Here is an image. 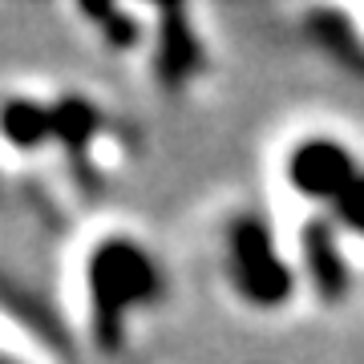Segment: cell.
I'll list each match as a JSON object with an SVG mask.
<instances>
[{
	"mask_svg": "<svg viewBox=\"0 0 364 364\" xmlns=\"http://www.w3.org/2000/svg\"><path fill=\"white\" fill-rule=\"evenodd\" d=\"M4 134H9V142L21 146V150H33V146L49 142L53 138V109L37 102H13L4 105Z\"/></svg>",
	"mask_w": 364,
	"mask_h": 364,
	"instance_id": "cell-6",
	"label": "cell"
},
{
	"mask_svg": "<svg viewBox=\"0 0 364 364\" xmlns=\"http://www.w3.org/2000/svg\"><path fill=\"white\" fill-rule=\"evenodd\" d=\"M158 275L150 251L138 247L134 239L109 235L90 251L85 263V287H90V316H93V340L102 348H122L126 336V316L158 296Z\"/></svg>",
	"mask_w": 364,
	"mask_h": 364,
	"instance_id": "cell-1",
	"label": "cell"
},
{
	"mask_svg": "<svg viewBox=\"0 0 364 364\" xmlns=\"http://www.w3.org/2000/svg\"><path fill=\"white\" fill-rule=\"evenodd\" d=\"M332 219L344 223L348 231L364 235V170H360V178L352 182L348 191H344V195L332 203Z\"/></svg>",
	"mask_w": 364,
	"mask_h": 364,
	"instance_id": "cell-8",
	"label": "cell"
},
{
	"mask_svg": "<svg viewBox=\"0 0 364 364\" xmlns=\"http://www.w3.org/2000/svg\"><path fill=\"white\" fill-rule=\"evenodd\" d=\"M299 255H304V272L312 279L316 296L324 304H340L348 296V263L340 255V239H336V223L332 219H312L299 235Z\"/></svg>",
	"mask_w": 364,
	"mask_h": 364,
	"instance_id": "cell-4",
	"label": "cell"
},
{
	"mask_svg": "<svg viewBox=\"0 0 364 364\" xmlns=\"http://www.w3.org/2000/svg\"><path fill=\"white\" fill-rule=\"evenodd\" d=\"M162 21H166V28H162V49H158V77L178 85L186 73L198 69V41L191 28H182L178 9H170Z\"/></svg>",
	"mask_w": 364,
	"mask_h": 364,
	"instance_id": "cell-5",
	"label": "cell"
},
{
	"mask_svg": "<svg viewBox=\"0 0 364 364\" xmlns=\"http://www.w3.org/2000/svg\"><path fill=\"white\" fill-rule=\"evenodd\" d=\"M356 178L360 166L348 146L336 138H304L287 154V182L312 203H336Z\"/></svg>",
	"mask_w": 364,
	"mask_h": 364,
	"instance_id": "cell-3",
	"label": "cell"
},
{
	"mask_svg": "<svg viewBox=\"0 0 364 364\" xmlns=\"http://www.w3.org/2000/svg\"><path fill=\"white\" fill-rule=\"evenodd\" d=\"M227 251H231V279L239 296L255 308H279L291 296L296 275L287 259L275 247L267 223L255 215H239L227 231Z\"/></svg>",
	"mask_w": 364,
	"mask_h": 364,
	"instance_id": "cell-2",
	"label": "cell"
},
{
	"mask_svg": "<svg viewBox=\"0 0 364 364\" xmlns=\"http://www.w3.org/2000/svg\"><path fill=\"white\" fill-rule=\"evenodd\" d=\"M97 130V109L81 97H69L53 109V138H61L69 146H81L90 134Z\"/></svg>",
	"mask_w": 364,
	"mask_h": 364,
	"instance_id": "cell-7",
	"label": "cell"
}]
</instances>
